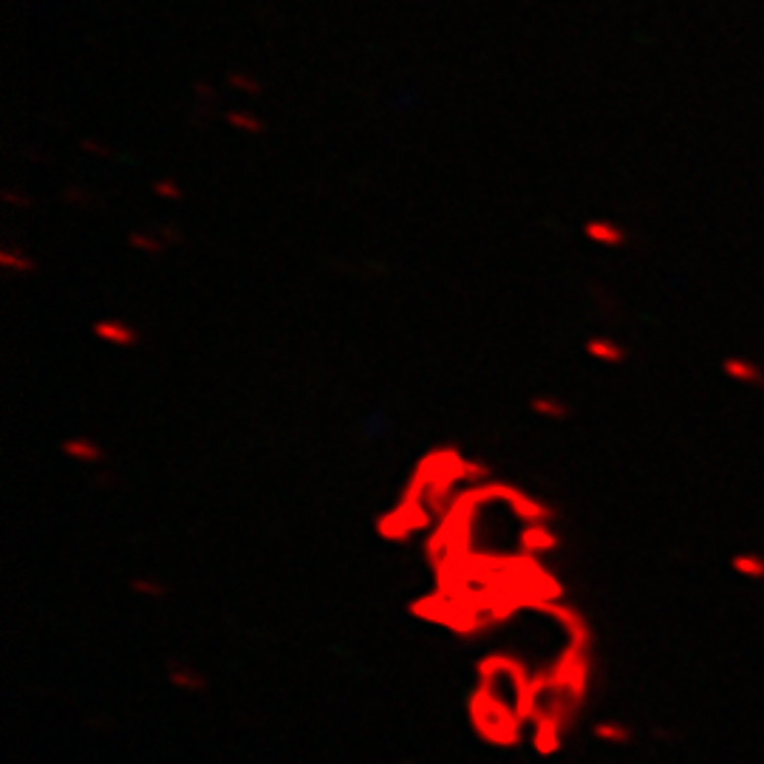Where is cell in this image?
<instances>
[{
    "mask_svg": "<svg viewBox=\"0 0 764 764\" xmlns=\"http://www.w3.org/2000/svg\"><path fill=\"white\" fill-rule=\"evenodd\" d=\"M91 334L113 348H133L139 343V331L133 326H128L125 320L119 317H102L91 326Z\"/></svg>",
    "mask_w": 764,
    "mask_h": 764,
    "instance_id": "6da1fadb",
    "label": "cell"
},
{
    "mask_svg": "<svg viewBox=\"0 0 764 764\" xmlns=\"http://www.w3.org/2000/svg\"><path fill=\"white\" fill-rule=\"evenodd\" d=\"M584 233L589 241H595L600 247H620L626 241V233L620 227H615L612 221H589L584 227Z\"/></svg>",
    "mask_w": 764,
    "mask_h": 764,
    "instance_id": "7a4b0ae2",
    "label": "cell"
},
{
    "mask_svg": "<svg viewBox=\"0 0 764 764\" xmlns=\"http://www.w3.org/2000/svg\"><path fill=\"white\" fill-rule=\"evenodd\" d=\"M586 354L595 357V359H600V362H620L626 357V351L615 340H609V337H592L586 343Z\"/></svg>",
    "mask_w": 764,
    "mask_h": 764,
    "instance_id": "3957f363",
    "label": "cell"
},
{
    "mask_svg": "<svg viewBox=\"0 0 764 764\" xmlns=\"http://www.w3.org/2000/svg\"><path fill=\"white\" fill-rule=\"evenodd\" d=\"M0 266H4L6 272H15V275H29L35 272V261L23 252H18L15 247H4L0 249Z\"/></svg>",
    "mask_w": 764,
    "mask_h": 764,
    "instance_id": "277c9868",
    "label": "cell"
},
{
    "mask_svg": "<svg viewBox=\"0 0 764 764\" xmlns=\"http://www.w3.org/2000/svg\"><path fill=\"white\" fill-rule=\"evenodd\" d=\"M224 119H227V125H230L233 130H238V133H252V136L264 133V122H261L255 113H249V111H230Z\"/></svg>",
    "mask_w": 764,
    "mask_h": 764,
    "instance_id": "5b68a950",
    "label": "cell"
},
{
    "mask_svg": "<svg viewBox=\"0 0 764 764\" xmlns=\"http://www.w3.org/2000/svg\"><path fill=\"white\" fill-rule=\"evenodd\" d=\"M529 408H532L538 417H546V419H563V417H569L566 402H560V400H555V397H532V400H529Z\"/></svg>",
    "mask_w": 764,
    "mask_h": 764,
    "instance_id": "8992f818",
    "label": "cell"
},
{
    "mask_svg": "<svg viewBox=\"0 0 764 764\" xmlns=\"http://www.w3.org/2000/svg\"><path fill=\"white\" fill-rule=\"evenodd\" d=\"M128 244L136 249V252H142V255H159L161 249H164V241H161V235L156 233H130L128 235Z\"/></svg>",
    "mask_w": 764,
    "mask_h": 764,
    "instance_id": "52a82bcc",
    "label": "cell"
},
{
    "mask_svg": "<svg viewBox=\"0 0 764 764\" xmlns=\"http://www.w3.org/2000/svg\"><path fill=\"white\" fill-rule=\"evenodd\" d=\"M150 193L159 196V199H164V202H175V199H181V184H175L167 175H161V178H156L150 184Z\"/></svg>",
    "mask_w": 764,
    "mask_h": 764,
    "instance_id": "ba28073f",
    "label": "cell"
},
{
    "mask_svg": "<svg viewBox=\"0 0 764 764\" xmlns=\"http://www.w3.org/2000/svg\"><path fill=\"white\" fill-rule=\"evenodd\" d=\"M227 82L235 88V91H241V94H252V97H258L261 94V82L252 77V74H244V71H233L230 77H227Z\"/></svg>",
    "mask_w": 764,
    "mask_h": 764,
    "instance_id": "9c48e42d",
    "label": "cell"
},
{
    "mask_svg": "<svg viewBox=\"0 0 764 764\" xmlns=\"http://www.w3.org/2000/svg\"><path fill=\"white\" fill-rule=\"evenodd\" d=\"M725 374L730 376V379H747V382H753V379H758V371L750 365V362H741V359H727L725 362Z\"/></svg>",
    "mask_w": 764,
    "mask_h": 764,
    "instance_id": "30bf717a",
    "label": "cell"
},
{
    "mask_svg": "<svg viewBox=\"0 0 764 764\" xmlns=\"http://www.w3.org/2000/svg\"><path fill=\"white\" fill-rule=\"evenodd\" d=\"M66 453L82 456V459H94L97 456V445L88 442V439H71V442H66Z\"/></svg>",
    "mask_w": 764,
    "mask_h": 764,
    "instance_id": "8fae6325",
    "label": "cell"
}]
</instances>
